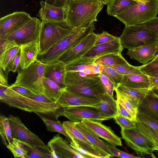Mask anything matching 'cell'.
Here are the masks:
<instances>
[{"label": "cell", "mask_w": 158, "mask_h": 158, "mask_svg": "<svg viewBox=\"0 0 158 158\" xmlns=\"http://www.w3.org/2000/svg\"><path fill=\"white\" fill-rule=\"evenodd\" d=\"M10 86L0 85L1 102L10 106L29 112L47 115H54L57 118L63 115L64 108L55 102H44L35 101L18 93Z\"/></svg>", "instance_id": "1"}, {"label": "cell", "mask_w": 158, "mask_h": 158, "mask_svg": "<svg viewBox=\"0 0 158 158\" xmlns=\"http://www.w3.org/2000/svg\"><path fill=\"white\" fill-rule=\"evenodd\" d=\"M103 6L98 0H68L65 20L74 29L87 27L97 21Z\"/></svg>", "instance_id": "2"}, {"label": "cell", "mask_w": 158, "mask_h": 158, "mask_svg": "<svg viewBox=\"0 0 158 158\" xmlns=\"http://www.w3.org/2000/svg\"><path fill=\"white\" fill-rule=\"evenodd\" d=\"M99 74L82 76L76 72L67 71L65 88L81 96L102 99V94L106 92L102 84Z\"/></svg>", "instance_id": "3"}, {"label": "cell", "mask_w": 158, "mask_h": 158, "mask_svg": "<svg viewBox=\"0 0 158 158\" xmlns=\"http://www.w3.org/2000/svg\"><path fill=\"white\" fill-rule=\"evenodd\" d=\"M94 23L85 28L74 29L71 32L59 40L45 52L38 54L36 60L45 64L57 61L64 53L94 32L95 29Z\"/></svg>", "instance_id": "4"}, {"label": "cell", "mask_w": 158, "mask_h": 158, "mask_svg": "<svg viewBox=\"0 0 158 158\" xmlns=\"http://www.w3.org/2000/svg\"><path fill=\"white\" fill-rule=\"evenodd\" d=\"M46 65L36 60L27 68L18 72L15 82L10 86H21L37 94H44L43 79Z\"/></svg>", "instance_id": "5"}, {"label": "cell", "mask_w": 158, "mask_h": 158, "mask_svg": "<svg viewBox=\"0 0 158 158\" xmlns=\"http://www.w3.org/2000/svg\"><path fill=\"white\" fill-rule=\"evenodd\" d=\"M74 29L65 20L42 22L39 54L45 52L59 40L71 32Z\"/></svg>", "instance_id": "6"}, {"label": "cell", "mask_w": 158, "mask_h": 158, "mask_svg": "<svg viewBox=\"0 0 158 158\" xmlns=\"http://www.w3.org/2000/svg\"><path fill=\"white\" fill-rule=\"evenodd\" d=\"M158 0H150L145 3L137 2L116 17L125 27L140 24L156 16Z\"/></svg>", "instance_id": "7"}, {"label": "cell", "mask_w": 158, "mask_h": 158, "mask_svg": "<svg viewBox=\"0 0 158 158\" xmlns=\"http://www.w3.org/2000/svg\"><path fill=\"white\" fill-rule=\"evenodd\" d=\"M119 38L122 47L129 50L156 42L158 34L140 24L125 27Z\"/></svg>", "instance_id": "8"}, {"label": "cell", "mask_w": 158, "mask_h": 158, "mask_svg": "<svg viewBox=\"0 0 158 158\" xmlns=\"http://www.w3.org/2000/svg\"><path fill=\"white\" fill-rule=\"evenodd\" d=\"M42 22L36 17H33L18 29L2 38L14 41L21 45L32 42H39Z\"/></svg>", "instance_id": "9"}, {"label": "cell", "mask_w": 158, "mask_h": 158, "mask_svg": "<svg viewBox=\"0 0 158 158\" xmlns=\"http://www.w3.org/2000/svg\"><path fill=\"white\" fill-rule=\"evenodd\" d=\"M121 133L127 146L141 155H152L157 150L155 146L136 127L121 129Z\"/></svg>", "instance_id": "10"}, {"label": "cell", "mask_w": 158, "mask_h": 158, "mask_svg": "<svg viewBox=\"0 0 158 158\" xmlns=\"http://www.w3.org/2000/svg\"><path fill=\"white\" fill-rule=\"evenodd\" d=\"M8 118L13 138L37 146L52 154L48 146L37 135L30 131L18 117L9 114Z\"/></svg>", "instance_id": "11"}, {"label": "cell", "mask_w": 158, "mask_h": 158, "mask_svg": "<svg viewBox=\"0 0 158 158\" xmlns=\"http://www.w3.org/2000/svg\"><path fill=\"white\" fill-rule=\"evenodd\" d=\"M63 125L66 132L71 138L72 141L78 144L88 152L95 156L97 158H110L109 155L95 147L77 129L75 123L65 121Z\"/></svg>", "instance_id": "12"}, {"label": "cell", "mask_w": 158, "mask_h": 158, "mask_svg": "<svg viewBox=\"0 0 158 158\" xmlns=\"http://www.w3.org/2000/svg\"><path fill=\"white\" fill-rule=\"evenodd\" d=\"M102 100L101 99L84 96L73 93L64 88L55 102L63 108L79 106L95 107Z\"/></svg>", "instance_id": "13"}, {"label": "cell", "mask_w": 158, "mask_h": 158, "mask_svg": "<svg viewBox=\"0 0 158 158\" xmlns=\"http://www.w3.org/2000/svg\"><path fill=\"white\" fill-rule=\"evenodd\" d=\"M63 116L75 122L87 119L100 122L110 119L101 115L96 108L87 106H71L64 108Z\"/></svg>", "instance_id": "14"}, {"label": "cell", "mask_w": 158, "mask_h": 158, "mask_svg": "<svg viewBox=\"0 0 158 158\" xmlns=\"http://www.w3.org/2000/svg\"><path fill=\"white\" fill-rule=\"evenodd\" d=\"M81 121L86 128L112 146H122L121 138L115 134L110 127L104 125L102 122L94 120L85 119Z\"/></svg>", "instance_id": "15"}, {"label": "cell", "mask_w": 158, "mask_h": 158, "mask_svg": "<svg viewBox=\"0 0 158 158\" xmlns=\"http://www.w3.org/2000/svg\"><path fill=\"white\" fill-rule=\"evenodd\" d=\"M98 34L92 32L79 43L64 53L57 60L63 62L65 64L82 57L94 44Z\"/></svg>", "instance_id": "16"}, {"label": "cell", "mask_w": 158, "mask_h": 158, "mask_svg": "<svg viewBox=\"0 0 158 158\" xmlns=\"http://www.w3.org/2000/svg\"><path fill=\"white\" fill-rule=\"evenodd\" d=\"M47 146L52 152V157L88 158L74 150L59 134L54 136L48 142Z\"/></svg>", "instance_id": "17"}, {"label": "cell", "mask_w": 158, "mask_h": 158, "mask_svg": "<svg viewBox=\"0 0 158 158\" xmlns=\"http://www.w3.org/2000/svg\"><path fill=\"white\" fill-rule=\"evenodd\" d=\"M32 17L24 11H16L0 19V38L19 28Z\"/></svg>", "instance_id": "18"}, {"label": "cell", "mask_w": 158, "mask_h": 158, "mask_svg": "<svg viewBox=\"0 0 158 158\" xmlns=\"http://www.w3.org/2000/svg\"><path fill=\"white\" fill-rule=\"evenodd\" d=\"M123 49L119 37L107 43L94 45L83 56L97 59L112 53H121Z\"/></svg>", "instance_id": "19"}, {"label": "cell", "mask_w": 158, "mask_h": 158, "mask_svg": "<svg viewBox=\"0 0 158 158\" xmlns=\"http://www.w3.org/2000/svg\"><path fill=\"white\" fill-rule=\"evenodd\" d=\"M20 49L14 41L0 38V67L6 70Z\"/></svg>", "instance_id": "20"}, {"label": "cell", "mask_w": 158, "mask_h": 158, "mask_svg": "<svg viewBox=\"0 0 158 158\" xmlns=\"http://www.w3.org/2000/svg\"><path fill=\"white\" fill-rule=\"evenodd\" d=\"M41 8L38 16L41 22H60L65 20V12L64 8L56 7L41 1Z\"/></svg>", "instance_id": "21"}, {"label": "cell", "mask_w": 158, "mask_h": 158, "mask_svg": "<svg viewBox=\"0 0 158 158\" xmlns=\"http://www.w3.org/2000/svg\"><path fill=\"white\" fill-rule=\"evenodd\" d=\"M65 64L62 61L57 60L46 64L44 77L56 82L61 87H65L64 81L66 73Z\"/></svg>", "instance_id": "22"}, {"label": "cell", "mask_w": 158, "mask_h": 158, "mask_svg": "<svg viewBox=\"0 0 158 158\" xmlns=\"http://www.w3.org/2000/svg\"><path fill=\"white\" fill-rule=\"evenodd\" d=\"M138 113L146 115L158 122V97L150 89L139 104Z\"/></svg>", "instance_id": "23"}, {"label": "cell", "mask_w": 158, "mask_h": 158, "mask_svg": "<svg viewBox=\"0 0 158 158\" xmlns=\"http://www.w3.org/2000/svg\"><path fill=\"white\" fill-rule=\"evenodd\" d=\"M156 43L129 49L127 54L131 59H134L144 64H146L153 60L158 51Z\"/></svg>", "instance_id": "24"}, {"label": "cell", "mask_w": 158, "mask_h": 158, "mask_svg": "<svg viewBox=\"0 0 158 158\" xmlns=\"http://www.w3.org/2000/svg\"><path fill=\"white\" fill-rule=\"evenodd\" d=\"M39 42H32L20 46L21 69L27 68L36 59L39 53Z\"/></svg>", "instance_id": "25"}, {"label": "cell", "mask_w": 158, "mask_h": 158, "mask_svg": "<svg viewBox=\"0 0 158 158\" xmlns=\"http://www.w3.org/2000/svg\"><path fill=\"white\" fill-rule=\"evenodd\" d=\"M101 99V102L95 108L102 116L114 118L118 112L116 100L106 92L102 94Z\"/></svg>", "instance_id": "26"}, {"label": "cell", "mask_w": 158, "mask_h": 158, "mask_svg": "<svg viewBox=\"0 0 158 158\" xmlns=\"http://www.w3.org/2000/svg\"><path fill=\"white\" fill-rule=\"evenodd\" d=\"M120 84L128 87L137 89H150L152 87L149 76L144 73L124 75Z\"/></svg>", "instance_id": "27"}, {"label": "cell", "mask_w": 158, "mask_h": 158, "mask_svg": "<svg viewBox=\"0 0 158 158\" xmlns=\"http://www.w3.org/2000/svg\"><path fill=\"white\" fill-rule=\"evenodd\" d=\"M150 89H137L128 87L121 84H117L114 88L123 96L127 98L138 108Z\"/></svg>", "instance_id": "28"}, {"label": "cell", "mask_w": 158, "mask_h": 158, "mask_svg": "<svg viewBox=\"0 0 158 158\" xmlns=\"http://www.w3.org/2000/svg\"><path fill=\"white\" fill-rule=\"evenodd\" d=\"M75 123L77 129L95 147L109 155L111 157H113V154L107 147L105 141L100 139L98 137L86 128L81 121Z\"/></svg>", "instance_id": "29"}, {"label": "cell", "mask_w": 158, "mask_h": 158, "mask_svg": "<svg viewBox=\"0 0 158 158\" xmlns=\"http://www.w3.org/2000/svg\"><path fill=\"white\" fill-rule=\"evenodd\" d=\"M137 2L134 0H112L107 4L106 12L108 15L115 17Z\"/></svg>", "instance_id": "30"}, {"label": "cell", "mask_w": 158, "mask_h": 158, "mask_svg": "<svg viewBox=\"0 0 158 158\" xmlns=\"http://www.w3.org/2000/svg\"><path fill=\"white\" fill-rule=\"evenodd\" d=\"M44 94L52 102H55L59 97L63 88L53 80L44 77L43 79Z\"/></svg>", "instance_id": "31"}, {"label": "cell", "mask_w": 158, "mask_h": 158, "mask_svg": "<svg viewBox=\"0 0 158 158\" xmlns=\"http://www.w3.org/2000/svg\"><path fill=\"white\" fill-rule=\"evenodd\" d=\"M96 58L82 56L65 64L66 71L80 72L91 66Z\"/></svg>", "instance_id": "32"}, {"label": "cell", "mask_w": 158, "mask_h": 158, "mask_svg": "<svg viewBox=\"0 0 158 158\" xmlns=\"http://www.w3.org/2000/svg\"><path fill=\"white\" fill-rule=\"evenodd\" d=\"M94 63L102 66H109L128 63L121 53H112L102 56L96 59Z\"/></svg>", "instance_id": "33"}, {"label": "cell", "mask_w": 158, "mask_h": 158, "mask_svg": "<svg viewBox=\"0 0 158 158\" xmlns=\"http://www.w3.org/2000/svg\"><path fill=\"white\" fill-rule=\"evenodd\" d=\"M0 133L3 144L7 146L13 139L8 117L0 115Z\"/></svg>", "instance_id": "34"}, {"label": "cell", "mask_w": 158, "mask_h": 158, "mask_svg": "<svg viewBox=\"0 0 158 158\" xmlns=\"http://www.w3.org/2000/svg\"><path fill=\"white\" fill-rule=\"evenodd\" d=\"M6 147L15 157L26 158L28 152L24 142L13 138L12 142Z\"/></svg>", "instance_id": "35"}, {"label": "cell", "mask_w": 158, "mask_h": 158, "mask_svg": "<svg viewBox=\"0 0 158 158\" xmlns=\"http://www.w3.org/2000/svg\"><path fill=\"white\" fill-rule=\"evenodd\" d=\"M114 90L116 93V101L119 102L129 112L132 117L133 121L135 122H136L138 112L137 108L127 98L123 96L117 90Z\"/></svg>", "instance_id": "36"}, {"label": "cell", "mask_w": 158, "mask_h": 158, "mask_svg": "<svg viewBox=\"0 0 158 158\" xmlns=\"http://www.w3.org/2000/svg\"><path fill=\"white\" fill-rule=\"evenodd\" d=\"M47 130L49 131L58 132L64 135L70 143L72 140L64 129L63 123L60 121H55L45 118H42Z\"/></svg>", "instance_id": "37"}, {"label": "cell", "mask_w": 158, "mask_h": 158, "mask_svg": "<svg viewBox=\"0 0 158 158\" xmlns=\"http://www.w3.org/2000/svg\"><path fill=\"white\" fill-rule=\"evenodd\" d=\"M28 152L26 158H52V154L35 145L25 142Z\"/></svg>", "instance_id": "38"}, {"label": "cell", "mask_w": 158, "mask_h": 158, "mask_svg": "<svg viewBox=\"0 0 158 158\" xmlns=\"http://www.w3.org/2000/svg\"><path fill=\"white\" fill-rule=\"evenodd\" d=\"M142 66V65L139 66H135L128 63L123 64L114 65L110 67L115 69L120 74L125 75L143 73L140 70V69Z\"/></svg>", "instance_id": "39"}, {"label": "cell", "mask_w": 158, "mask_h": 158, "mask_svg": "<svg viewBox=\"0 0 158 158\" xmlns=\"http://www.w3.org/2000/svg\"><path fill=\"white\" fill-rule=\"evenodd\" d=\"M101 73L113 82L116 86L117 84L121 83L124 76L109 66H102Z\"/></svg>", "instance_id": "40"}, {"label": "cell", "mask_w": 158, "mask_h": 158, "mask_svg": "<svg viewBox=\"0 0 158 158\" xmlns=\"http://www.w3.org/2000/svg\"><path fill=\"white\" fill-rule=\"evenodd\" d=\"M135 123L136 128L155 146L158 152V137L150 131L144 123L137 120Z\"/></svg>", "instance_id": "41"}, {"label": "cell", "mask_w": 158, "mask_h": 158, "mask_svg": "<svg viewBox=\"0 0 158 158\" xmlns=\"http://www.w3.org/2000/svg\"><path fill=\"white\" fill-rule=\"evenodd\" d=\"M115 122L121 129H128L136 127L135 122L121 115L117 114L114 118Z\"/></svg>", "instance_id": "42"}, {"label": "cell", "mask_w": 158, "mask_h": 158, "mask_svg": "<svg viewBox=\"0 0 158 158\" xmlns=\"http://www.w3.org/2000/svg\"><path fill=\"white\" fill-rule=\"evenodd\" d=\"M99 76L102 84L106 92L110 95L113 96L116 85L102 73L99 74Z\"/></svg>", "instance_id": "43"}, {"label": "cell", "mask_w": 158, "mask_h": 158, "mask_svg": "<svg viewBox=\"0 0 158 158\" xmlns=\"http://www.w3.org/2000/svg\"><path fill=\"white\" fill-rule=\"evenodd\" d=\"M137 120L146 123L158 131V122L143 114L138 113Z\"/></svg>", "instance_id": "44"}, {"label": "cell", "mask_w": 158, "mask_h": 158, "mask_svg": "<svg viewBox=\"0 0 158 158\" xmlns=\"http://www.w3.org/2000/svg\"><path fill=\"white\" fill-rule=\"evenodd\" d=\"M107 147L113 155V156H116L123 158H137L136 156L126 152L119 150L112 145L105 142Z\"/></svg>", "instance_id": "45"}, {"label": "cell", "mask_w": 158, "mask_h": 158, "mask_svg": "<svg viewBox=\"0 0 158 158\" xmlns=\"http://www.w3.org/2000/svg\"><path fill=\"white\" fill-rule=\"evenodd\" d=\"M117 37L111 35L107 31H104L100 34H98L94 45L96 46L107 43L115 39Z\"/></svg>", "instance_id": "46"}, {"label": "cell", "mask_w": 158, "mask_h": 158, "mask_svg": "<svg viewBox=\"0 0 158 158\" xmlns=\"http://www.w3.org/2000/svg\"><path fill=\"white\" fill-rule=\"evenodd\" d=\"M20 49L13 60L7 66L6 69L9 72H12L14 73L18 71L20 68Z\"/></svg>", "instance_id": "47"}, {"label": "cell", "mask_w": 158, "mask_h": 158, "mask_svg": "<svg viewBox=\"0 0 158 158\" xmlns=\"http://www.w3.org/2000/svg\"><path fill=\"white\" fill-rule=\"evenodd\" d=\"M140 70L145 74L158 71V60H152L149 63L143 65Z\"/></svg>", "instance_id": "48"}, {"label": "cell", "mask_w": 158, "mask_h": 158, "mask_svg": "<svg viewBox=\"0 0 158 158\" xmlns=\"http://www.w3.org/2000/svg\"><path fill=\"white\" fill-rule=\"evenodd\" d=\"M10 87L18 93L27 97L34 96L37 95L31 90L22 86H12L10 85Z\"/></svg>", "instance_id": "49"}, {"label": "cell", "mask_w": 158, "mask_h": 158, "mask_svg": "<svg viewBox=\"0 0 158 158\" xmlns=\"http://www.w3.org/2000/svg\"><path fill=\"white\" fill-rule=\"evenodd\" d=\"M141 24L148 29L158 34V17Z\"/></svg>", "instance_id": "50"}, {"label": "cell", "mask_w": 158, "mask_h": 158, "mask_svg": "<svg viewBox=\"0 0 158 158\" xmlns=\"http://www.w3.org/2000/svg\"><path fill=\"white\" fill-rule=\"evenodd\" d=\"M70 143V144L71 147L79 153L85 156L88 158H97L95 156L88 152L77 144L72 141Z\"/></svg>", "instance_id": "51"}, {"label": "cell", "mask_w": 158, "mask_h": 158, "mask_svg": "<svg viewBox=\"0 0 158 158\" xmlns=\"http://www.w3.org/2000/svg\"><path fill=\"white\" fill-rule=\"evenodd\" d=\"M68 0H45V2L56 7L64 8H66Z\"/></svg>", "instance_id": "52"}, {"label": "cell", "mask_w": 158, "mask_h": 158, "mask_svg": "<svg viewBox=\"0 0 158 158\" xmlns=\"http://www.w3.org/2000/svg\"><path fill=\"white\" fill-rule=\"evenodd\" d=\"M117 102L118 111L117 114H119L124 117L133 121L132 117L129 112L119 102L117 101Z\"/></svg>", "instance_id": "53"}, {"label": "cell", "mask_w": 158, "mask_h": 158, "mask_svg": "<svg viewBox=\"0 0 158 158\" xmlns=\"http://www.w3.org/2000/svg\"><path fill=\"white\" fill-rule=\"evenodd\" d=\"M0 85L4 86L9 85L8 83V75L9 73L6 70L5 71L0 67Z\"/></svg>", "instance_id": "54"}, {"label": "cell", "mask_w": 158, "mask_h": 158, "mask_svg": "<svg viewBox=\"0 0 158 158\" xmlns=\"http://www.w3.org/2000/svg\"><path fill=\"white\" fill-rule=\"evenodd\" d=\"M35 101L44 102H52L48 98L46 97L44 94H37L35 96L29 97Z\"/></svg>", "instance_id": "55"}, {"label": "cell", "mask_w": 158, "mask_h": 158, "mask_svg": "<svg viewBox=\"0 0 158 158\" xmlns=\"http://www.w3.org/2000/svg\"><path fill=\"white\" fill-rule=\"evenodd\" d=\"M146 74L149 77L152 84V87L154 84L158 82V71L152 72Z\"/></svg>", "instance_id": "56"}, {"label": "cell", "mask_w": 158, "mask_h": 158, "mask_svg": "<svg viewBox=\"0 0 158 158\" xmlns=\"http://www.w3.org/2000/svg\"><path fill=\"white\" fill-rule=\"evenodd\" d=\"M102 66L94 63L92 65L91 68L93 73L95 75L99 74L101 73Z\"/></svg>", "instance_id": "57"}, {"label": "cell", "mask_w": 158, "mask_h": 158, "mask_svg": "<svg viewBox=\"0 0 158 158\" xmlns=\"http://www.w3.org/2000/svg\"><path fill=\"white\" fill-rule=\"evenodd\" d=\"M150 89L158 97V87H153L151 88Z\"/></svg>", "instance_id": "58"}, {"label": "cell", "mask_w": 158, "mask_h": 158, "mask_svg": "<svg viewBox=\"0 0 158 158\" xmlns=\"http://www.w3.org/2000/svg\"><path fill=\"white\" fill-rule=\"evenodd\" d=\"M100 2L103 3L104 5H107L112 0H98Z\"/></svg>", "instance_id": "59"}, {"label": "cell", "mask_w": 158, "mask_h": 158, "mask_svg": "<svg viewBox=\"0 0 158 158\" xmlns=\"http://www.w3.org/2000/svg\"><path fill=\"white\" fill-rule=\"evenodd\" d=\"M137 2L145 3L149 2L150 0H134Z\"/></svg>", "instance_id": "60"}, {"label": "cell", "mask_w": 158, "mask_h": 158, "mask_svg": "<svg viewBox=\"0 0 158 158\" xmlns=\"http://www.w3.org/2000/svg\"><path fill=\"white\" fill-rule=\"evenodd\" d=\"M158 60V54L155 55L153 59L152 60Z\"/></svg>", "instance_id": "61"}, {"label": "cell", "mask_w": 158, "mask_h": 158, "mask_svg": "<svg viewBox=\"0 0 158 158\" xmlns=\"http://www.w3.org/2000/svg\"><path fill=\"white\" fill-rule=\"evenodd\" d=\"M158 87V82H157L156 83H155V84H154L152 85V87Z\"/></svg>", "instance_id": "62"}, {"label": "cell", "mask_w": 158, "mask_h": 158, "mask_svg": "<svg viewBox=\"0 0 158 158\" xmlns=\"http://www.w3.org/2000/svg\"><path fill=\"white\" fill-rule=\"evenodd\" d=\"M156 46L158 50V40L157 42L156 43ZM157 54H158V53Z\"/></svg>", "instance_id": "63"}]
</instances>
